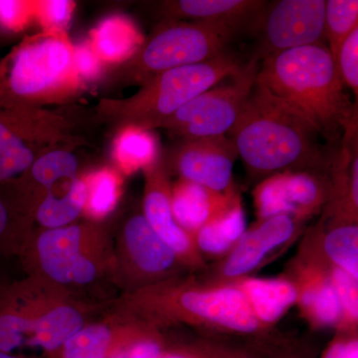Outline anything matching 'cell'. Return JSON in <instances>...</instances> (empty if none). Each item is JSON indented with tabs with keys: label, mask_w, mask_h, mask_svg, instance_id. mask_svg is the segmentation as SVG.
Listing matches in <instances>:
<instances>
[{
	"label": "cell",
	"mask_w": 358,
	"mask_h": 358,
	"mask_svg": "<svg viewBox=\"0 0 358 358\" xmlns=\"http://www.w3.org/2000/svg\"><path fill=\"white\" fill-rule=\"evenodd\" d=\"M178 303L186 315L224 331L250 334L262 327L236 284L187 289L179 294Z\"/></svg>",
	"instance_id": "9c48e42d"
},
{
	"label": "cell",
	"mask_w": 358,
	"mask_h": 358,
	"mask_svg": "<svg viewBox=\"0 0 358 358\" xmlns=\"http://www.w3.org/2000/svg\"><path fill=\"white\" fill-rule=\"evenodd\" d=\"M259 63L252 57L239 73L195 96L162 122L186 138L226 136L236 122L255 84Z\"/></svg>",
	"instance_id": "3957f363"
},
{
	"label": "cell",
	"mask_w": 358,
	"mask_h": 358,
	"mask_svg": "<svg viewBox=\"0 0 358 358\" xmlns=\"http://www.w3.org/2000/svg\"><path fill=\"white\" fill-rule=\"evenodd\" d=\"M236 285L246 296L260 324H274L298 303L296 285L288 280L245 278Z\"/></svg>",
	"instance_id": "ac0fdd59"
},
{
	"label": "cell",
	"mask_w": 358,
	"mask_h": 358,
	"mask_svg": "<svg viewBox=\"0 0 358 358\" xmlns=\"http://www.w3.org/2000/svg\"><path fill=\"white\" fill-rule=\"evenodd\" d=\"M84 246L83 231L78 226L44 231L37 240L40 267L58 284H90L98 275V266L85 255Z\"/></svg>",
	"instance_id": "30bf717a"
},
{
	"label": "cell",
	"mask_w": 358,
	"mask_h": 358,
	"mask_svg": "<svg viewBox=\"0 0 358 358\" xmlns=\"http://www.w3.org/2000/svg\"><path fill=\"white\" fill-rule=\"evenodd\" d=\"M329 279L338 294L345 313V322L357 324L358 317V281L345 271L334 267L329 272Z\"/></svg>",
	"instance_id": "4dcf8cb0"
},
{
	"label": "cell",
	"mask_w": 358,
	"mask_h": 358,
	"mask_svg": "<svg viewBox=\"0 0 358 358\" xmlns=\"http://www.w3.org/2000/svg\"><path fill=\"white\" fill-rule=\"evenodd\" d=\"M322 358H358L357 339L346 338L334 341Z\"/></svg>",
	"instance_id": "8d00e7d4"
},
{
	"label": "cell",
	"mask_w": 358,
	"mask_h": 358,
	"mask_svg": "<svg viewBox=\"0 0 358 358\" xmlns=\"http://www.w3.org/2000/svg\"><path fill=\"white\" fill-rule=\"evenodd\" d=\"M77 159L67 152H49L34 162L32 174L40 185L50 188L61 179L76 178Z\"/></svg>",
	"instance_id": "83f0119b"
},
{
	"label": "cell",
	"mask_w": 358,
	"mask_h": 358,
	"mask_svg": "<svg viewBox=\"0 0 358 358\" xmlns=\"http://www.w3.org/2000/svg\"><path fill=\"white\" fill-rule=\"evenodd\" d=\"M238 157L228 136L186 138L174 155V164L183 180L218 193L232 189L233 166Z\"/></svg>",
	"instance_id": "ba28073f"
},
{
	"label": "cell",
	"mask_w": 358,
	"mask_h": 358,
	"mask_svg": "<svg viewBox=\"0 0 358 358\" xmlns=\"http://www.w3.org/2000/svg\"><path fill=\"white\" fill-rule=\"evenodd\" d=\"M193 352L197 358H255L248 353L220 348V346H201L193 350Z\"/></svg>",
	"instance_id": "74e56055"
},
{
	"label": "cell",
	"mask_w": 358,
	"mask_h": 358,
	"mask_svg": "<svg viewBox=\"0 0 358 358\" xmlns=\"http://www.w3.org/2000/svg\"><path fill=\"white\" fill-rule=\"evenodd\" d=\"M268 2L261 0H180L173 4V13L195 22L214 23L239 32L258 27Z\"/></svg>",
	"instance_id": "5bb4252c"
},
{
	"label": "cell",
	"mask_w": 358,
	"mask_h": 358,
	"mask_svg": "<svg viewBox=\"0 0 358 358\" xmlns=\"http://www.w3.org/2000/svg\"><path fill=\"white\" fill-rule=\"evenodd\" d=\"M324 253L334 267L358 281V227L357 223H336L324 239Z\"/></svg>",
	"instance_id": "603a6c76"
},
{
	"label": "cell",
	"mask_w": 358,
	"mask_h": 358,
	"mask_svg": "<svg viewBox=\"0 0 358 358\" xmlns=\"http://www.w3.org/2000/svg\"><path fill=\"white\" fill-rule=\"evenodd\" d=\"M246 232V218L239 197L194 235L195 246L205 254L223 255L230 252Z\"/></svg>",
	"instance_id": "ffe728a7"
},
{
	"label": "cell",
	"mask_w": 358,
	"mask_h": 358,
	"mask_svg": "<svg viewBox=\"0 0 358 358\" xmlns=\"http://www.w3.org/2000/svg\"><path fill=\"white\" fill-rule=\"evenodd\" d=\"M124 241L129 259L143 274H164L173 268L178 259L143 215L134 216L127 222Z\"/></svg>",
	"instance_id": "2e32d148"
},
{
	"label": "cell",
	"mask_w": 358,
	"mask_h": 358,
	"mask_svg": "<svg viewBox=\"0 0 358 358\" xmlns=\"http://www.w3.org/2000/svg\"><path fill=\"white\" fill-rule=\"evenodd\" d=\"M237 196L234 190L218 193L182 180L171 194V211L178 225L193 238L200 228L225 210Z\"/></svg>",
	"instance_id": "4fadbf2b"
},
{
	"label": "cell",
	"mask_w": 358,
	"mask_h": 358,
	"mask_svg": "<svg viewBox=\"0 0 358 358\" xmlns=\"http://www.w3.org/2000/svg\"><path fill=\"white\" fill-rule=\"evenodd\" d=\"M228 134L247 171L257 178L331 169L334 150L322 148L317 129L257 82Z\"/></svg>",
	"instance_id": "6da1fadb"
},
{
	"label": "cell",
	"mask_w": 358,
	"mask_h": 358,
	"mask_svg": "<svg viewBox=\"0 0 358 358\" xmlns=\"http://www.w3.org/2000/svg\"><path fill=\"white\" fill-rule=\"evenodd\" d=\"M28 11L26 2L0 0V25L8 29H18L24 24Z\"/></svg>",
	"instance_id": "d6a6232c"
},
{
	"label": "cell",
	"mask_w": 358,
	"mask_h": 358,
	"mask_svg": "<svg viewBox=\"0 0 358 358\" xmlns=\"http://www.w3.org/2000/svg\"><path fill=\"white\" fill-rule=\"evenodd\" d=\"M74 64L80 74L83 76H92L99 68L98 55L89 47H81L73 54Z\"/></svg>",
	"instance_id": "e575fe53"
},
{
	"label": "cell",
	"mask_w": 358,
	"mask_h": 358,
	"mask_svg": "<svg viewBox=\"0 0 358 358\" xmlns=\"http://www.w3.org/2000/svg\"><path fill=\"white\" fill-rule=\"evenodd\" d=\"M268 358H307L303 357L296 350L291 348H284V350H278V352L271 353Z\"/></svg>",
	"instance_id": "f35d334b"
},
{
	"label": "cell",
	"mask_w": 358,
	"mask_h": 358,
	"mask_svg": "<svg viewBox=\"0 0 358 358\" xmlns=\"http://www.w3.org/2000/svg\"><path fill=\"white\" fill-rule=\"evenodd\" d=\"M129 338H120L105 324L82 327L59 352V358H86L94 355H110Z\"/></svg>",
	"instance_id": "7402d4cb"
},
{
	"label": "cell",
	"mask_w": 358,
	"mask_h": 358,
	"mask_svg": "<svg viewBox=\"0 0 358 358\" xmlns=\"http://www.w3.org/2000/svg\"><path fill=\"white\" fill-rule=\"evenodd\" d=\"M0 358H24L20 357V355H16V353H7L0 352Z\"/></svg>",
	"instance_id": "60d3db41"
},
{
	"label": "cell",
	"mask_w": 358,
	"mask_h": 358,
	"mask_svg": "<svg viewBox=\"0 0 358 358\" xmlns=\"http://www.w3.org/2000/svg\"><path fill=\"white\" fill-rule=\"evenodd\" d=\"M336 70L341 82L358 96V27L341 44L336 56Z\"/></svg>",
	"instance_id": "f546056e"
},
{
	"label": "cell",
	"mask_w": 358,
	"mask_h": 358,
	"mask_svg": "<svg viewBox=\"0 0 358 358\" xmlns=\"http://www.w3.org/2000/svg\"><path fill=\"white\" fill-rule=\"evenodd\" d=\"M69 45L46 38L23 47L16 54L9 72V86L16 95L39 93L60 81L72 64Z\"/></svg>",
	"instance_id": "8fae6325"
},
{
	"label": "cell",
	"mask_w": 358,
	"mask_h": 358,
	"mask_svg": "<svg viewBox=\"0 0 358 358\" xmlns=\"http://www.w3.org/2000/svg\"><path fill=\"white\" fill-rule=\"evenodd\" d=\"M358 27L357 0H327L324 11V38L336 64L341 44Z\"/></svg>",
	"instance_id": "cb8c5ba5"
},
{
	"label": "cell",
	"mask_w": 358,
	"mask_h": 358,
	"mask_svg": "<svg viewBox=\"0 0 358 358\" xmlns=\"http://www.w3.org/2000/svg\"><path fill=\"white\" fill-rule=\"evenodd\" d=\"M86 201V182L75 178L64 196L56 197L49 192L48 196L40 204L37 219L48 229L65 227L80 215Z\"/></svg>",
	"instance_id": "44dd1931"
},
{
	"label": "cell",
	"mask_w": 358,
	"mask_h": 358,
	"mask_svg": "<svg viewBox=\"0 0 358 358\" xmlns=\"http://www.w3.org/2000/svg\"><path fill=\"white\" fill-rule=\"evenodd\" d=\"M136 44V35L129 23L121 18H110L96 28L94 46L96 55L117 60L128 55Z\"/></svg>",
	"instance_id": "484cf974"
},
{
	"label": "cell",
	"mask_w": 358,
	"mask_h": 358,
	"mask_svg": "<svg viewBox=\"0 0 358 358\" xmlns=\"http://www.w3.org/2000/svg\"><path fill=\"white\" fill-rule=\"evenodd\" d=\"M143 210L145 218L152 230L171 247L176 256L193 257L195 243L193 238L176 222L171 211V194L164 176L157 169L150 174Z\"/></svg>",
	"instance_id": "9a60e30c"
},
{
	"label": "cell",
	"mask_w": 358,
	"mask_h": 358,
	"mask_svg": "<svg viewBox=\"0 0 358 358\" xmlns=\"http://www.w3.org/2000/svg\"><path fill=\"white\" fill-rule=\"evenodd\" d=\"M14 240V228L10 211L6 202L0 199V253L10 249Z\"/></svg>",
	"instance_id": "d590c367"
},
{
	"label": "cell",
	"mask_w": 358,
	"mask_h": 358,
	"mask_svg": "<svg viewBox=\"0 0 358 358\" xmlns=\"http://www.w3.org/2000/svg\"><path fill=\"white\" fill-rule=\"evenodd\" d=\"M73 3L65 0H51L39 4L42 22L50 29H62L67 26L72 14Z\"/></svg>",
	"instance_id": "1f68e13d"
},
{
	"label": "cell",
	"mask_w": 358,
	"mask_h": 358,
	"mask_svg": "<svg viewBox=\"0 0 358 358\" xmlns=\"http://www.w3.org/2000/svg\"><path fill=\"white\" fill-rule=\"evenodd\" d=\"M154 152V141L141 131H126L115 145V157L122 166L129 169L150 164Z\"/></svg>",
	"instance_id": "f1b7e54d"
},
{
	"label": "cell",
	"mask_w": 358,
	"mask_h": 358,
	"mask_svg": "<svg viewBox=\"0 0 358 358\" xmlns=\"http://www.w3.org/2000/svg\"><path fill=\"white\" fill-rule=\"evenodd\" d=\"M237 33L228 26L195 21L166 26L141 52V69L160 74L211 60L228 52V45Z\"/></svg>",
	"instance_id": "5b68a950"
},
{
	"label": "cell",
	"mask_w": 358,
	"mask_h": 358,
	"mask_svg": "<svg viewBox=\"0 0 358 358\" xmlns=\"http://www.w3.org/2000/svg\"><path fill=\"white\" fill-rule=\"evenodd\" d=\"M87 185L85 207L94 217H103L114 209L119 197V182L114 174L101 171L92 176Z\"/></svg>",
	"instance_id": "4316f807"
},
{
	"label": "cell",
	"mask_w": 358,
	"mask_h": 358,
	"mask_svg": "<svg viewBox=\"0 0 358 358\" xmlns=\"http://www.w3.org/2000/svg\"><path fill=\"white\" fill-rule=\"evenodd\" d=\"M299 303L308 319L322 327H338L345 322V313L329 275L312 268L303 274Z\"/></svg>",
	"instance_id": "d6986e66"
},
{
	"label": "cell",
	"mask_w": 358,
	"mask_h": 358,
	"mask_svg": "<svg viewBox=\"0 0 358 358\" xmlns=\"http://www.w3.org/2000/svg\"><path fill=\"white\" fill-rule=\"evenodd\" d=\"M296 218L278 215L263 219L252 229L246 230L231 250L223 265L226 278H242L259 267L266 257L294 236Z\"/></svg>",
	"instance_id": "7c38bea8"
},
{
	"label": "cell",
	"mask_w": 358,
	"mask_h": 358,
	"mask_svg": "<svg viewBox=\"0 0 358 358\" xmlns=\"http://www.w3.org/2000/svg\"><path fill=\"white\" fill-rule=\"evenodd\" d=\"M243 67L234 54L226 52L199 64L160 73L136 100L134 112L147 122H164L195 96L237 74Z\"/></svg>",
	"instance_id": "277c9868"
},
{
	"label": "cell",
	"mask_w": 358,
	"mask_h": 358,
	"mask_svg": "<svg viewBox=\"0 0 358 358\" xmlns=\"http://www.w3.org/2000/svg\"><path fill=\"white\" fill-rule=\"evenodd\" d=\"M159 358H197L194 352H164L160 355Z\"/></svg>",
	"instance_id": "ab89813d"
},
{
	"label": "cell",
	"mask_w": 358,
	"mask_h": 358,
	"mask_svg": "<svg viewBox=\"0 0 358 358\" xmlns=\"http://www.w3.org/2000/svg\"><path fill=\"white\" fill-rule=\"evenodd\" d=\"M83 327V315L71 306H56L35 317L26 312V348H38L49 355L60 352Z\"/></svg>",
	"instance_id": "e0dca14e"
},
{
	"label": "cell",
	"mask_w": 358,
	"mask_h": 358,
	"mask_svg": "<svg viewBox=\"0 0 358 358\" xmlns=\"http://www.w3.org/2000/svg\"><path fill=\"white\" fill-rule=\"evenodd\" d=\"M256 82L307 119L329 145L357 124V103L345 93L333 56L324 44L264 59Z\"/></svg>",
	"instance_id": "7a4b0ae2"
},
{
	"label": "cell",
	"mask_w": 358,
	"mask_h": 358,
	"mask_svg": "<svg viewBox=\"0 0 358 358\" xmlns=\"http://www.w3.org/2000/svg\"><path fill=\"white\" fill-rule=\"evenodd\" d=\"M33 164V154L6 120L0 117V182L20 176Z\"/></svg>",
	"instance_id": "d4e9b609"
},
{
	"label": "cell",
	"mask_w": 358,
	"mask_h": 358,
	"mask_svg": "<svg viewBox=\"0 0 358 358\" xmlns=\"http://www.w3.org/2000/svg\"><path fill=\"white\" fill-rule=\"evenodd\" d=\"M326 0H280L266 7L259 22L261 61L280 52L322 44Z\"/></svg>",
	"instance_id": "8992f818"
},
{
	"label": "cell",
	"mask_w": 358,
	"mask_h": 358,
	"mask_svg": "<svg viewBox=\"0 0 358 358\" xmlns=\"http://www.w3.org/2000/svg\"><path fill=\"white\" fill-rule=\"evenodd\" d=\"M329 173L296 171L270 176L255 190L257 211L261 220L278 215L307 216L331 199Z\"/></svg>",
	"instance_id": "52a82bcc"
},
{
	"label": "cell",
	"mask_w": 358,
	"mask_h": 358,
	"mask_svg": "<svg viewBox=\"0 0 358 358\" xmlns=\"http://www.w3.org/2000/svg\"><path fill=\"white\" fill-rule=\"evenodd\" d=\"M164 353L160 341L154 338H134L127 348L126 358H159Z\"/></svg>",
	"instance_id": "836d02e7"
}]
</instances>
